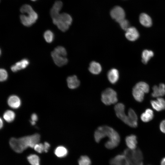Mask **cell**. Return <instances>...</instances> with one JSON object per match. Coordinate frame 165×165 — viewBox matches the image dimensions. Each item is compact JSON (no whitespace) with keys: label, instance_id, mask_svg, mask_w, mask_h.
Masks as SVG:
<instances>
[{"label":"cell","instance_id":"obj_1","mask_svg":"<svg viewBox=\"0 0 165 165\" xmlns=\"http://www.w3.org/2000/svg\"><path fill=\"white\" fill-rule=\"evenodd\" d=\"M105 137L108 138L105 144V147L108 149H113L116 147L120 143V135L114 129L106 125L99 127L95 130L94 134V138L95 142L99 143Z\"/></svg>","mask_w":165,"mask_h":165},{"label":"cell","instance_id":"obj_2","mask_svg":"<svg viewBox=\"0 0 165 165\" xmlns=\"http://www.w3.org/2000/svg\"><path fill=\"white\" fill-rule=\"evenodd\" d=\"M40 138V135L37 133L18 138H12L9 140V144L15 152L20 153L28 147L34 148L38 143Z\"/></svg>","mask_w":165,"mask_h":165},{"label":"cell","instance_id":"obj_3","mask_svg":"<svg viewBox=\"0 0 165 165\" xmlns=\"http://www.w3.org/2000/svg\"><path fill=\"white\" fill-rule=\"evenodd\" d=\"M20 11L23 14H27V15L21 14L20 16V21L24 26H31L37 21L38 18V15L30 5H24L20 8Z\"/></svg>","mask_w":165,"mask_h":165},{"label":"cell","instance_id":"obj_4","mask_svg":"<svg viewBox=\"0 0 165 165\" xmlns=\"http://www.w3.org/2000/svg\"><path fill=\"white\" fill-rule=\"evenodd\" d=\"M53 23L56 25L58 28L63 32L67 31L71 26L72 19L68 14L62 13L56 18L52 19Z\"/></svg>","mask_w":165,"mask_h":165},{"label":"cell","instance_id":"obj_5","mask_svg":"<svg viewBox=\"0 0 165 165\" xmlns=\"http://www.w3.org/2000/svg\"><path fill=\"white\" fill-rule=\"evenodd\" d=\"M123 154L128 159L130 165H143V156L141 151L139 149H125Z\"/></svg>","mask_w":165,"mask_h":165},{"label":"cell","instance_id":"obj_6","mask_svg":"<svg viewBox=\"0 0 165 165\" xmlns=\"http://www.w3.org/2000/svg\"><path fill=\"white\" fill-rule=\"evenodd\" d=\"M149 90V86L146 83L139 82L133 88V96L137 101L141 102L144 99L145 94L148 93Z\"/></svg>","mask_w":165,"mask_h":165},{"label":"cell","instance_id":"obj_7","mask_svg":"<svg viewBox=\"0 0 165 165\" xmlns=\"http://www.w3.org/2000/svg\"><path fill=\"white\" fill-rule=\"evenodd\" d=\"M101 100L102 103L107 105L116 103L118 101L116 91L111 88H108L102 92Z\"/></svg>","mask_w":165,"mask_h":165},{"label":"cell","instance_id":"obj_8","mask_svg":"<svg viewBox=\"0 0 165 165\" xmlns=\"http://www.w3.org/2000/svg\"><path fill=\"white\" fill-rule=\"evenodd\" d=\"M114 109L117 117L124 123L128 125L129 121L128 117L125 113V106L124 105L121 103H118L115 105Z\"/></svg>","mask_w":165,"mask_h":165},{"label":"cell","instance_id":"obj_9","mask_svg":"<svg viewBox=\"0 0 165 165\" xmlns=\"http://www.w3.org/2000/svg\"><path fill=\"white\" fill-rule=\"evenodd\" d=\"M110 15L112 18L118 23L125 19V11L120 6H116L114 7L110 11Z\"/></svg>","mask_w":165,"mask_h":165},{"label":"cell","instance_id":"obj_10","mask_svg":"<svg viewBox=\"0 0 165 165\" xmlns=\"http://www.w3.org/2000/svg\"><path fill=\"white\" fill-rule=\"evenodd\" d=\"M110 165H130L126 157L123 154H118L111 159L109 162Z\"/></svg>","mask_w":165,"mask_h":165},{"label":"cell","instance_id":"obj_11","mask_svg":"<svg viewBox=\"0 0 165 165\" xmlns=\"http://www.w3.org/2000/svg\"><path fill=\"white\" fill-rule=\"evenodd\" d=\"M51 56L55 64L59 67L66 65L68 62V59L66 57L58 54L54 50L52 52Z\"/></svg>","mask_w":165,"mask_h":165},{"label":"cell","instance_id":"obj_12","mask_svg":"<svg viewBox=\"0 0 165 165\" xmlns=\"http://www.w3.org/2000/svg\"><path fill=\"white\" fill-rule=\"evenodd\" d=\"M125 37L129 40L134 41L137 40L139 36V33L134 27H130L126 31Z\"/></svg>","mask_w":165,"mask_h":165},{"label":"cell","instance_id":"obj_13","mask_svg":"<svg viewBox=\"0 0 165 165\" xmlns=\"http://www.w3.org/2000/svg\"><path fill=\"white\" fill-rule=\"evenodd\" d=\"M29 61L27 59H24L17 62L11 67V69L13 72H16L26 68L29 64Z\"/></svg>","mask_w":165,"mask_h":165},{"label":"cell","instance_id":"obj_14","mask_svg":"<svg viewBox=\"0 0 165 165\" xmlns=\"http://www.w3.org/2000/svg\"><path fill=\"white\" fill-rule=\"evenodd\" d=\"M126 144L128 148L131 150L136 149L137 141L136 136L134 134L127 136L125 139Z\"/></svg>","mask_w":165,"mask_h":165},{"label":"cell","instance_id":"obj_15","mask_svg":"<svg viewBox=\"0 0 165 165\" xmlns=\"http://www.w3.org/2000/svg\"><path fill=\"white\" fill-rule=\"evenodd\" d=\"M151 104L154 109L157 111H160L165 109V100L160 97L157 100H152Z\"/></svg>","mask_w":165,"mask_h":165},{"label":"cell","instance_id":"obj_16","mask_svg":"<svg viewBox=\"0 0 165 165\" xmlns=\"http://www.w3.org/2000/svg\"><path fill=\"white\" fill-rule=\"evenodd\" d=\"M7 103L9 106L13 109L19 108L21 105L20 99L16 95H12L9 96L8 98Z\"/></svg>","mask_w":165,"mask_h":165},{"label":"cell","instance_id":"obj_17","mask_svg":"<svg viewBox=\"0 0 165 165\" xmlns=\"http://www.w3.org/2000/svg\"><path fill=\"white\" fill-rule=\"evenodd\" d=\"M129 120L128 125L132 127H136L138 125L137 116L134 111L131 108L129 109L128 113Z\"/></svg>","mask_w":165,"mask_h":165},{"label":"cell","instance_id":"obj_18","mask_svg":"<svg viewBox=\"0 0 165 165\" xmlns=\"http://www.w3.org/2000/svg\"><path fill=\"white\" fill-rule=\"evenodd\" d=\"M68 87L71 89H75L78 88L80 85V81L75 75L68 77L67 79Z\"/></svg>","mask_w":165,"mask_h":165},{"label":"cell","instance_id":"obj_19","mask_svg":"<svg viewBox=\"0 0 165 165\" xmlns=\"http://www.w3.org/2000/svg\"><path fill=\"white\" fill-rule=\"evenodd\" d=\"M62 6L63 3L61 1H57L55 2L50 11V16L52 19L56 18L59 15V12Z\"/></svg>","mask_w":165,"mask_h":165},{"label":"cell","instance_id":"obj_20","mask_svg":"<svg viewBox=\"0 0 165 165\" xmlns=\"http://www.w3.org/2000/svg\"><path fill=\"white\" fill-rule=\"evenodd\" d=\"M153 92L152 96L154 97L163 96L165 94V85L160 83L158 86H154L152 88Z\"/></svg>","mask_w":165,"mask_h":165},{"label":"cell","instance_id":"obj_21","mask_svg":"<svg viewBox=\"0 0 165 165\" xmlns=\"http://www.w3.org/2000/svg\"><path fill=\"white\" fill-rule=\"evenodd\" d=\"M107 78L111 84H116L118 82L119 78V71L116 68L110 69L108 72Z\"/></svg>","mask_w":165,"mask_h":165},{"label":"cell","instance_id":"obj_22","mask_svg":"<svg viewBox=\"0 0 165 165\" xmlns=\"http://www.w3.org/2000/svg\"><path fill=\"white\" fill-rule=\"evenodd\" d=\"M139 21L142 25L146 27H149L152 24L151 18L145 13H142L140 14L139 16Z\"/></svg>","mask_w":165,"mask_h":165},{"label":"cell","instance_id":"obj_23","mask_svg":"<svg viewBox=\"0 0 165 165\" xmlns=\"http://www.w3.org/2000/svg\"><path fill=\"white\" fill-rule=\"evenodd\" d=\"M102 67L98 62L95 61L91 62L90 64L89 70L90 72L94 75L99 74L102 71Z\"/></svg>","mask_w":165,"mask_h":165},{"label":"cell","instance_id":"obj_24","mask_svg":"<svg viewBox=\"0 0 165 165\" xmlns=\"http://www.w3.org/2000/svg\"><path fill=\"white\" fill-rule=\"evenodd\" d=\"M153 117L154 113L152 110L150 108H148L141 114V119L143 122H147L151 121Z\"/></svg>","mask_w":165,"mask_h":165},{"label":"cell","instance_id":"obj_25","mask_svg":"<svg viewBox=\"0 0 165 165\" xmlns=\"http://www.w3.org/2000/svg\"><path fill=\"white\" fill-rule=\"evenodd\" d=\"M68 153L67 149L63 146L57 147L54 151L55 155L58 157L63 158L67 156Z\"/></svg>","mask_w":165,"mask_h":165},{"label":"cell","instance_id":"obj_26","mask_svg":"<svg viewBox=\"0 0 165 165\" xmlns=\"http://www.w3.org/2000/svg\"><path fill=\"white\" fill-rule=\"evenodd\" d=\"M154 56L153 52L151 50H145L142 53V61L144 64H146Z\"/></svg>","mask_w":165,"mask_h":165},{"label":"cell","instance_id":"obj_27","mask_svg":"<svg viewBox=\"0 0 165 165\" xmlns=\"http://www.w3.org/2000/svg\"><path fill=\"white\" fill-rule=\"evenodd\" d=\"M15 117V113L11 110H7L5 111L3 115L4 119L7 122L10 123L14 120Z\"/></svg>","mask_w":165,"mask_h":165},{"label":"cell","instance_id":"obj_28","mask_svg":"<svg viewBox=\"0 0 165 165\" xmlns=\"http://www.w3.org/2000/svg\"><path fill=\"white\" fill-rule=\"evenodd\" d=\"M78 165H91V160L87 156L83 155L81 156L78 162Z\"/></svg>","mask_w":165,"mask_h":165},{"label":"cell","instance_id":"obj_29","mask_svg":"<svg viewBox=\"0 0 165 165\" xmlns=\"http://www.w3.org/2000/svg\"><path fill=\"white\" fill-rule=\"evenodd\" d=\"M27 160L31 165H40V159L38 156L35 154L30 155Z\"/></svg>","mask_w":165,"mask_h":165},{"label":"cell","instance_id":"obj_30","mask_svg":"<svg viewBox=\"0 0 165 165\" xmlns=\"http://www.w3.org/2000/svg\"><path fill=\"white\" fill-rule=\"evenodd\" d=\"M43 36L45 41L48 43H51L54 40V34L50 30L46 31L44 33Z\"/></svg>","mask_w":165,"mask_h":165},{"label":"cell","instance_id":"obj_31","mask_svg":"<svg viewBox=\"0 0 165 165\" xmlns=\"http://www.w3.org/2000/svg\"><path fill=\"white\" fill-rule=\"evenodd\" d=\"M54 51L57 54L66 57L67 52L66 49L63 46H58L54 49Z\"/></svg>","mask_w":165,"mask_h":165},{"label":"cell","instance_id":"obj_32","mask_svg":"<svg viewBox=\"0 0 165 165\" xmlns=\"http://www.w3.org/2000/svg\"><path fill=\"white\" fill-rule=\"evenodd\" d=\"M120 27L123 30H127L130 27L128 20L124 19L118 23Z\"/></svg>","mask_w":165,"mask_h":165},{"label":"cell","instance_id":"obj_33","mask_svg":"<svg viewBox=\"0 0 165 165\" xmlns=\"http://www.w3.org/2000/svg\"><path fill=\"white\" fill-rule=\"evenodd\" d=\"M8 77V73L6 70L4 68L0 70V80L3 82L6 80Z\"/></svg>","mask_w":165,"mask_h":165},{"label":"cell","instance_id":"obj_34","mask_svg":"<svg viewBox=\"0 0 165 165\" xmlns=\"http://www.w3.org/2000/svg\"><path fill=\"white\" fill-rule=\"evenodd\" d=\"M34 149L39 153H42L44 151V144L41 143L36 144L34 147Z\"/></svg>","mask_w":165,"mask_h":165},{"label":"cell","instance_id":"obj_35","mask_svg":"<svg viewBox=\"0 0 165 165\" xmlns=\"http://www.w3.org/2000/svg\"><path fill=\"white\" fill-rule=\"evenodd\" d=\"M160 128L162 132L165 134V119L163 120L160 123Z\"/></svg>","mask_w":165,"mask_h":165},{"label":"cell","instance_id":"obj_36","mask_svg":"<svg viewBox=\"0 0 165 165\" xmlns=\"http://www.w3.org/2000/svg\"><path fill=\"white\" fill-rule=\"evenodd\" d=\"M44 151L45 152H47L50 147V145L49 143L47 142H45L44 143Z\"/></svg>","mask_w":165,"mask_h":165},{"label":"cell","instance_id":"obj_37","mask_svg":"<svg viewBox=\"0 0 165 165\" xmlns=\"http://www.w3.org/2000/svg\"><path fill=\"white\" fill-rule=\"evenodd\" d=\"M31 118L32 121L36 122L38 119V116L35 113H33L32 114Z\"/></svg>","mask_w":165,"mask_h":165},{"label":"cell","instance_id":"obj_38","mask_svg":"<svg viewBox=\"0 0 165 165\" xmlns=\"http://www.w3.org/2000/svg\"><path fill=\"white\" fill-rule=\"evenodd\" d=\"M3 126V122L2 118H0V128L2 129Z\"/></svg>","mask_w":165,"mask_h":165},{"label":"cell","instance_id":"obj_39","mask_svg":"<svg viewBox=\"0 0 165 165\" xmlns=\"http://www.w3.org/2000/svg\"><path fill=\"white\" fill-rule=\"evenodd\" d=\"M160 165H165V157L162 159L160 162Z\"/></svg>","mask_w":165,"mask_h":165},{"label":"cell","instance_id":"obj_40","mask_svg":"<svg viewBox=\"0 0 165 165\" xmlns=\"http://www.w3.org/2000/svg\"><path fill=\"white\" fill-rule=\"evenodd\" d=\"M30 122H31V124L32 125H35V122L34 121H32V120Z\"/></svg>","mask_w":165,"mask_h":165},{"label":"cell","instance_id":"obj_41","mask_svg":"<svg viewBox=\"0 0 165 165\" xmlns=\"http://www.w3.org/2000/svg\"><path fill=\"white\" fill-rule=\"evenodd\" d=\"M31 0L33 1H36L37 0Z\"/></svg>","mask_w":165,"mask_h":165}]
</instances>
